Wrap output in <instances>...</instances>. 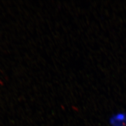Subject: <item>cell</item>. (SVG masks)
<instances>
[{
    "mask_svg": "<svg viewBox=\"0 0 126 126\" xmlns=\"http://www.w3.org/2000/svg\"><path fill=\"white\" fill-rule=\"evenodd\" d=\"M0 84L1 85H3V83H2V82H1V81H0Z\"/></svg>",
    "mask_w": 126,
    "mask_h": 126,
    "instance_id": "1",
    "label": "cell"
}]
</instances>
